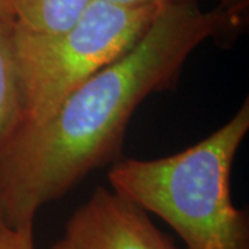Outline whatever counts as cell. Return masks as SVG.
Instances as JSON below:
<instances>
[{
    "instance_id": "4",
    "label": "cell",
    "mask_w": 249,
    "mask_h": 249,
    "mask_svg": "<svg viewBox=\"0 0 249 249\" xmlns=\"http://www.w3.org/2000/svg\"><path fill=\"white\" fill-rule=\"evenodd\" d=\"M50 249H180L140 206L114 190L97 187L72 213Z\"/></svg>"
},
{
    "instance_id": "9",
    "label": "cell",
    "mask_w": 249,
    "mask_h": 249,
    "mask_svg": "<svg viewBox=\"0 0 249 249\" xmlns=\"http://www.w3.org/2000/svg\"><path fill=\"white\" fill-rule=\"evenodd\" d=\"M0 19L14 21V13L11 7V0H0Z\"/></svg>"
},
{
    "instance_id": "2",
    "label": "cell",
    "mask_w": 249,
    "mask_h": 249,
    "mask_svg": "<svg viewBox=\"0 0 249 249\" xmlns=\"http://www.w3.org/2000/svg\"><path fill=\"white\" fill-rule=\"evenodd\" d=\"M249 130V100L231 119L184 151L157 160H124L109 184L178 232L184 249H249V217L230 193L234 158Z\"/></svg>"
},
{
    "instance_id": "6",
    "label": "cell",
    "mask_w": 249,
    "mask_h": 249,
    "mask_svg": "<svg viewBox=\"0 0 249 249\" xmlns=\"http://www.w3.org/2000/svg\"><path fill=\"white\" fill-rule=\"evenodd\" d=\"M91 0H11L14 21L35 32H60L72 25Z\"/></svg>"
},
{
    "instance_id": "3",
    "label": "cell",
    "mask_w": 249,
    "mask_h": 249,
    "mask_svg": "<svg viewBox=\"0 0 249 249\" xmlns=\"http://www.w3.org/2000/svg\"><path fill=\"white\" fill-rule=\"evenodd\" d=\"M160 7L91 0L80 17L60 32H35L16 22L14 43L24 106L19 124L45 122L85 80L127 53Z\"/></svg>"
},
{
    "instance_id": "7",
    "label": "cell",
    "mask_w": 249,
    "mask_h": 249,
    "mask_svg": "<svg viewBox=\"0 0 249 249\" xmlns=\"http://www.w3.org/2000/svg\"><path fill=\"white\" fill-rule=\"evenodd\" d=\"M0 249H35L34 226L19 229L4 226L0 230Z\"/></svg>"
},
{
    "instance_id": "5",
    "label": "cell",
    "mask_w": 249,
    "mask_h": 249,
    "mask_svg": "<svg viewBox=\"0 0 249 249\" xmlns=\"http://www.w3.org/2000/svg\"><path fill=\"white\" fill-rule=\"evenodd\" d=\"M14 28L16 21L0 19V144L14 133L24 118Z\"/></svg>"
},
{
    "instance_id": "10",
    "label": "cell",
    "mask_w": 249,
    "mask_h": 249,
    "mask_svg": "<svg viewBox=\"0 0 249 249\" xmlns=\"http://www.w3.org/2000/svg\"><path fill=\"white\" fill-rule=\"evenodd\" d=\"M4 226H6V223H4V219H3V214H1V212H0V230H1Z\"/></svg>"
},
{
    "instance_id": "8",
    "label": "cell",
    "mask_w": 249,
    "mask_h": 249,
    "mask_svg": "<svg viewBox=\"0 0 249 249\" xmlns=\"http://www.w3.org/2000/svg\"><path fill=\"white\" fill-rule=\"evenodd\" d=\"M109 3L127 6V7H137V6H163L169 3H181V1H196V0H107Z\"/></svg>"
},
{
    "instance_id": "1",
    "label": "cell",
    "mask_w": 249,
    "mask_h": 249,
    "mask_svg": "<svg viewBox=\"0 0 249 249\" xmlns=\"http://www.w3.org/2000/svg\"><path fill=\"white\" fill-rule=\"evenodd\" d=\"M160 6L136 45L85 80L45 122L19 124L0 144V212L7 227L34 226L37 211L60 199L124 144L136 108L178 82L190 54L209 39L232 37L248 0Z\"/></svg>"
}]
</instances>
